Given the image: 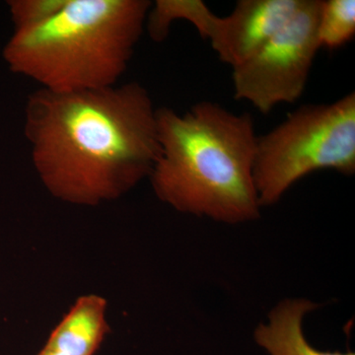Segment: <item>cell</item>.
Segmentation results:
<instances>
[{"instance_id":"cell-9","label":"cell","mask_w":355,"mask_h":355,"mask_svg":"<svg viewBox=\"0 0 355 355\" xmlns=\"http://www.w3.org/2000/svg\"><path fill=\"white\" fill-rule=\"evenodd\" d=\"M217 19L218 16L202 0H156L147 13L146 30L151 40L161 43L169 36L175 21L184 20L209 41Z\"/></svg>"},{"instance_id":"cell-12","label":"cell","mask_w":355,"mask_h":355,"mask_svg":"<svg viewBox=\"0 0 355 355\" xmlns=\"http://www.w3.org/2000/svg\"><path fill=\"white\" fill-rule=\"evenodd\" d=\"M39 355H69L67 354H64V352H60V350H57L55 349H51V347H44V349L40 352Z\"/></svg>"},{"instance_id":"cell-5","label":"cell","mask_w":355,"mask_h":355,"mask_svg":"<svg viewBox=\"0 0 355 355\" xmlns=\"http://www.w3.org/2000/svg\"><path fill=\"white\" fill-rule=\"evenodd\" d=\"M322 0H302L297 12L251 58L232 67L234 97L266 114L304 93L318 51Z\"/></svg>"},{"instance_id":"cell-11","label":"cell","mask_w":355,"mask_h":355,"mask_svg":"<svg viewBox=\"0 0 355 355\" xmlns=\"http://www.w3.org/2000/svg\"><path fill=\"white\" fill-rule=\"evenodd\" d=\"M69 0H10L7 2L15 30L42 24L62 10Z\"/></svg>"},{"instance_id":"cell-10","label":"cell","mask_w":355,"mask_h":355,"mask_svg":"<svg viewBox=\"0 0 355 355\" xmlns=\"http://www.w3.org/2000/svg\"><path fill=\"white\" fill-rule=\"evenodd\" d=\"M320 46L336 50L354 38V0H322L318 20Z\"/></svg>"},{"instance_id":"cell-6","label":"cell","mask_w":355,"mask_h":355,"mask_svg":"<svg viewBox=\"0 0 355 355\" xmlns=\"http://www.w3.org/2000/svg\"><path fill=\"white\" fill-rule=\"evenodd\" d=\"M302 0H239L218 16L209 41L224 64L234 67L251 58L297 12Z\"/></svg>"},{"instance_id":"cell-3","label":"cell","mask_w":355,"mask_h":355,"mask_svg":"<svg viewBox=\"0 0 355 355\" xmlns=\"http://www.w3.org/2000/svg\"><path fill=\"white\" fill-rule=\"evenodd\" d=\"M148 0H69L57 15L14 31L9 69L53 92L118 85L142 34Z\"/></svg>"},{"instance_id":"cell-2","label":"cell","mask_w":355,"mask_h":355,"mask_svg":"<svg viewBox=\"0 0 355 355\" xmlns=\"http://www.w3.org/2000/svg\"><path fill=\"white\" fill-rule=\"evenodd\" d=\"M157 127L160 154L149 179L159 200L182 214L230 225L260 217L251 114L203 101L182 114L157 109Z\"/></svg>"},{"instance_id":"cell-4","label":"cell","mask_w":355,"mask_h":355,"mask_svg":"<svg viewBox=\"0 0 355 355\" xmlns=\"http://www.w3.org/2000/svg\"><path fill=\"white\" fill-rule=\"evenodd\" d=\"M355 172V92L331 104L305 105L258 137L254 183L261 207L282 200L296 182L320 170Z\"/></svg>"},{"instance_id":"cell-7","label":"cell","mask_w":355,"mask_h":355,"mask_svg":"<svg viewBox=\"0 0 355 355\" xmlns=\"http://www.w3.org/2000/svg\"><path fill=\"white\" fill-rule=\"evenodd\" d=\"M319 304L304 298L286 299L268 314L266 324L254 331V340L270 355H355L321 352L308 343L303 331L304 318Z\"/></svg>"},{"instance_id":"cell-8","label":"cell","mask_w":355,"mask_h":355,"mask_svg":"<svg viewBox=\"0 0 355 355\" xmlns=\"http://www.w3.org/2000/svg\"><path fill=\"white\" fill-rule=\"evenodd\" d=\"M106 302L96 295L84 296L51 333L46 347L69 355H93L108 331Z\"/></svg>"},{"instance_id":"cell-1","label":"cell","mask_w":355,"mask_h":355,"mask_svg":"<svg viewBox=\"0 0 355 355\" xmlns=\"http://www.w3.org/2000/svg\"><path fill=\"white\" fill-rule=\"evenodd\" d=\"M24 133L51 195L76 205L120 198L150 176L160 154L157 109L139 83L28 97Z\"/></svg>"}]
</instances>
